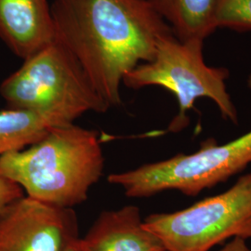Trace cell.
Returning <instances> with one entry per match:
<instances>
[{
  "mask_svg": "<svg viewBox=\"0 0 251 251\" xmlns=\"http://www.w3.org/2000/svg\"><path fill=\"white\" fill-rule=\"evenodd\" d=\"M0 94L9 109L35 113L52 126L74 124L89 112L110 109L80 65L56 40L25 60L1 83Z\"/></svg>",
  "mask_w": 251,
  "mask_h": 251,
  "instance_id": "obj_3",
  "label": "cell"
},
{
  "mask_svg": "<svg viewBox=\"0 0 251 251\" xmlns=\"http://www.w3.org/2000/svg\"><path fill=\"white\" fill-rule=\"evenodd\" d=\"M78 237L73 208L24 196L0 210V251H64Z\"/></svg>",
  "mask_w": 251,
  "mask_h": 251,
  "instance_id": "obj_7",
  "label": "cell"
},
{
  "mask_svg": "<svg viewBox=\"0 0 251 251\" xmlns=\"http://www.w3.org/2000/svg\"><path fill=\"white\" fill-rule=\"evenodd\" d=\"M144 227L166 251H209L230 238L251 239V173L189 207L146 217Z\"/></svg>",
  "mask_w": 251,
  "mask_h": 251,
  "instance_id": "obj_6",
  "label": "cell"
},
{
  "mask_svg": "<svg viewBox=\"0 0 251 251\" xmlns=\"http://www.w3.org/2000/svg\"><path fill=\"white\" fill-rule=\"evenodd\" d=\"M55 40L72 55L109 107L126 75L174 35L148 0H53Z\"/></svg>",
  "mask_w": 251,
  "mask_h": 251,
  "instance_id": "obj_1",
  "label": "cell"
},
{
  "mask_svg": "<svg viewBox=\"0 0 251 251\" xmlns=\"http://www.w3.org/2000/svg\"><path fill=\"white\" fill-rule=\"evenodd\" d=\"M78 242L82 251H166L144 228L141 209L131 205L102 211Z\"/></svg>",
  "mask_w": 251,
  "mask_h": 251,
  "instance_id": "obj_9",
  "label": "cell"
},
{
  "mask_svg": "<svg viewBox=\"0 0 251 251\" xmlns=\"http://www.w3.org/2000/svg\"><path fill=\"white\" fill-rule=\"evenodd\" d=\"M24 196L25 192L18 184L0 176V210Z\"/></svg>",
  "mask_w": 251,
  "mask_h": 251,
  "instance_id": "obj_13",
  "label": "cell"
},
{
  "mask_svg": "<svg viewBox=\"0 0 251 251\" xmlns=\"http://www.w3.org/2000/svg\"><path fill=\"white\" fill-rule=\"evenodd\" d=\"M248 85H249V88L251 90V72L249 75V79H248Z\"/></svg>",
  "mask_w": 251,
  "mask_h": 251,
  "instance_id": "obj_16",
  "label": "cell"
},
{
  "mask_svg": "<svg viewBox=\"0 0 251 251\" xmlns=\"http://www.w3.org/2000/svg\"><path fill=\"white\" fill-rule=\"evenodd\" d=\"M214 25L236 31L251 30V0H217Z\"/></svg>",
  "mask_w": 251,
  "mask_h": 251,
  "instance_id": "obj_12",
  "label": "cell"
},
{
  "mask_svg": "<svg viewBox=\"0 0 251 251\" xmlns=\"http://www.w3.org/2000/svg\"><path fill=\"white\" fill-rule=\"evenodd\" d=\"M219 251H251V250L249 248L246 239L235 237Z\"/></svg>",
  "mask_w": 251,
  "mask_h": 251,
  "instance_id": "obj_14",
  "label": "cell"
},
{
  "mask_svg": "<svg viewBox=\"0 0 251 251\" xmlns=\"http://www.w3.org/2000/svg\"><path fill=\"white\" fill-rule=\"evenodd\" d=\"M250 165L251 130L226 144L206 141L193 153H179L131 171L112 173L107 180L122 188L127 198H148L169 190L196 197Z\"/></svg>",
  "mask_w": 251,
  "mask_h": 251,
  "instance_id": "obj_5",
  "label": "cell"
},
{
  "mask_svg": "<svg viewBox=\"0 0 251 251\" xmlns=\"http://www.w3.org/2000/svg\"><path fill=\"white\" fill-rule=\"evenodd\" d=\"M0 38L24 61L55 41L48 0H0Z\"/></svg>",
  "mask_w": 251,
  "mask_h": 251,
  "instance_id": "obj_8",
  "label": "cell"
},
{
  "mask_svg": "<svg viewBox=\"0 0 251 251\" xmlns=\"http://www.w3.org/2000/svg\"><path fill=\"white\" fill-rule=\"evenodd\" d=\"M180 41L201 40L216 30L217 0H148Z\"/></svg>",
  "mask_w": 251,
  "mask_h": 251,
  "instance_id": "obj_10",
  "label": "cell"
},
{
  "mask_svg": "<svg viewBox=\"0 0 251 251\" xmlns=\"http://www.w3.org/2000/svg\"><path fill=\"white\" fill-rule=\"evenodd\" d=\"M203 43L201 40L180 41L174 35L164 36L152 60L139 64L124 77L123 85L129 89L157 86L175 96L179 111L169 126L171 132H179L188 126V112L201 98L214 101L226 120L238 122L237 110L225 83L229 71L205 63Z\"/></svg>",
  "mask_w": 251,
  "mask_h": 251,
  "instance_id": "obj_4",
  "label": "cell"
},
{
  "mask_svg": "<svg viewBox=\"0 0 251 251\" xmlns=\"http://www.w3.org/2000/svg\"><path fill=\"white\" fill-rule=\"evenodd\" d=\"M78 240H79V237L76 238V239H75L73 242L69 244V246L65 249V251H81Z\"/></svg>",
  "mask_w": 251,
  "mask_h": 251,
  "instance_id": "obj_15",
  "label": "cell"
},
{
  "mask_svg": "<svg viewBox=\"0 0 251 251\" xmlns=\"http://www.w3.org/2000/svg\"><path fill=\"white\" fill-rule=\"evenodd\" d=\"M103 169L98 132L75 123L52 126L35 144L0 158L1 177L28 198L63 208L85 202Z\"/></svg>",
  "mask_w": 251,
  "mask_h": 251,
  "instance_id": "obj_2",
  "label": "cell"
},
{
  "mask_svg": "<svg viewBox=\"0 0 251 251\" xmlns=\"http://www.w3.org/2000/svg\"><path fill=\"white\" fill-rule=\"evenodd\" d=\"M52 127L35 113L9 109L0 111V158L39 141Z\"/></svg>",
  "mask_w": 251,
  "mask_h": 251,
  "instance_id": "obj_11",
  "label": "cell"
}]
</instances>
